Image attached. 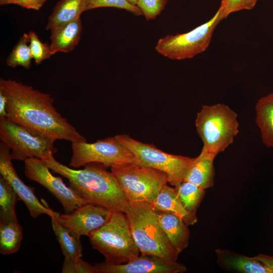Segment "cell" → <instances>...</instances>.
Instances as JSON below:
<instances>
[{
	"mask_svg": "<svg viewBox=\"0 0 273 273\" xmlns=\"http://www.w3.org/2000/svg\"><path fill=\"white\" fill-rule=\"evenodd\" d=\"M7 99V118L57 140L86 141L54 106L50 95L12 79H0Z\"/></svg>",
	"mask_w": 273,
	"mask_h": 273,
	"instance_id": "6da1fadb",
	"label": "cell"
},
{
	"mask_svg": "<svg viewBox=\"0 0 273 273\" xmlns=\"http://www.w3.org/2000/svg\"><path fill=\"white\" fill-rule=\"evenodd\" d=\"M42 160L50 170L67 178L69 186L86 203L112 212H126L129 202L113 174L104 165L92 163L83 169H75L57 161L53 154Z\"/></svg>",
	"mask_w": 273,
	"mask_h": 273,
	"instance_id": "7a4b0ae2",
	"label": "cell"
},
{
	"mask_svg": "<svg viewBox=\"0 0 273 273\" xmlns=\"http://www.w3.org/2000/svg\"><path fill=\"white\" fill-rule=\"evenodd\" d=\"M125 213L140 254L176 261L179 253L161 228L156 211L151 204L129 202Z\"/></svg>",
	"mask_w": 273,
	"mask_h": 273,
	"instance_id": "3957f363",
	"label": "cell"
},
{
	"mask_svg": "<svg viewBox=\"0 0 273 273\" xmlns=\"http://www.w3.org/2000/svg\"><path fill=\"white\" fill-rule=\"evenodd\" d=\"M237 117V113L225 104L203 105L195 121L203 143L202 150L215 157L224 151L239 133Z\"/></svg>",
	"mask_w": 273,
	"mask_h": 273,
	"instance_id": "277c9868",
	"label": "cell"
},
{
	"mask_svg": "<svg viewBox=\"0 0 273 273\" xmlns=\"http://www.w3.org/2000/svg\"><path fill=\"white\" fill-rule=\"evenodd\" d=\"M88 237L92 247L105 256L107 263H126L140 254L123 212H112L108 221Z\"/></svg>",
	"mask_w": 273,
	"mask_h": 273,
	"instance_id": "5b68a950",
	"label": "cell"
},
{
	"mask_svg": "<svg viewBox=\"0 0 273 273\" xmlns=\"http://www.w3.org/2000/svg\"><path fill=\"white\" fill-rule=\"evenodd\" d=\"M0 139L10 149L12 160L44 159L57 150L54 139L8 118L0 119Z\"/></svg>",
	"mask_w": 273,
	"mask_h": 273,
	"instance_id": "8992f818",
	"label": "cell"
},
{
	"mask_svg": "<svg viewBox=\"0 0 273 273\" xmlns=\"http://www.w3.org/2000/svg\"><path fill=\"white\" fill-rule=\"evenodd\" d=\"M115 136L133 154L135 164L164 172L168 183L174 187L184 181L194 158L166 153L152 144L139 142L127 134Z\"/></svg>",
	"mask_w": 273,
	"mask_h": 273,
	"instance_id": "52a82bcc",
	"label": "cell"
},
{
	"mask_svg": "<svg viewBox=\"0 0 273 273\" xmlns=\"http://www.w3.org/2000/svg\"><path fill=\"white\" fill-rule=\"evenodd\" d=\"M111 171L129 202L151 204L168 183L164 172L134 164L114 166Z\"/></svg>",
	"mask_w": 273,
	"mask_h": 273,
	"instance_id": "ba28073f",
	"label": "cell"
},
{
	"mask_svg": "<svg viewBox=\"0 0 273 273\" xmlns=\"http://www.w3.org/2000/svg\"><path fill=\"white\" fill-rule=\"evenodd\" d=\"M222 20L218 9L210 20L192 30L160 38L155 49L161 55L171 60L192 58L207 49L216 27Z\"/></svg>",
	"mask_w": 273,
	"mask_h": 273,
	"instance_id": "9c48e42d",
	"label": "cell"
},
{
	"mask_svg": "<svg viewBox=\"0 0 273 273\" xmlns=\"http://www.w3.org/2000/svg\"><path fill=\"white\" fill-rule=\"evenodd\" d=\"M72 154L69 165L79 168L97 163L106 167L128 164H135L133 154L122 145L116 136L98 140L93 143H71Z\"/></svg>",
	"mask_w": 273,
	"mask_h": 273,
	"instance_id": "30bf717a",
	"label": "cell"
},
{
	"mask_svg": "<svg viewBox=\"0 0 273 273\" xmlns=\"http://www.w3.org/2000/svg\"><path fill=\"white\" fill-rule=\"evenodd\" d=\"M24 162L25 176L51 193L62 205L65 213H69L86 203L61 177L52 174L50 168L42 159L30 158Z\"/></svg>",
	"mask_w": 273,
	"mask_h": 273,
	"instance_id": "8fae6325",
	"label": "cell"
},
{
	"mask_svg": "<svg viewBox=\"0 0 273 273\" xmlns=\"http://www.w3.org/2000/svg\"><path fill=\"white\" fill-rule=\"evenodd\" d=\"M112 213L104 207L85 203L69 213L61 214L55 211L51 217H53L74 236L80 239L82 236L89 237L92 232L106 223Z\"/></svg>",
	"mask_w": 273,
	"mask_h": 273,
	"instance_id": "7c38bea8",
	"label": "cell"
},
{
	"mask_svg": "<svg viewBox=\"0 0 273 273\" xmlns=\"http://www.w3.org/2000/svg\"><path fill=\"white\" fill-rule=\"evenodd\" d=\"M9 147L5 143H0V174L12 187L18 199L22 201L28 210L30 215L36 218L40 215L51 217L55 211L44 202L41 203L33 191L19 177L14 168Z\"/></svg>",
	"mask_w": 273,
	"mask_h": 273,
	"instance_id": "4fadbf2b",
	"label": "cell"
},
{
	"mask_svg": "<svg viewBox=\"0 0 273 273\" xmlns=\"http://www.w3.org/2000/svg\"><path fill=\"white\" fill-rule=\"evenodd\" d=\"M94 269V273H183L187 270L177 261L141 254L124 263H97Z\"/></svg>",
	"mask_w": 273,
	"mask_h": 273,
	"instance_id": "5bb4252c",
	"label": "cell"
},
{
	"mask_svg": "<svg viewBox=\"0 0 273 273\" xmlns=\"http://www.w3.org/2000/svg\"><path fill=\"white\" fill-rule=\"evenodd\" d=\"M216 263L225 271L237 273H271L254 256L249 257L228 249L215 250Z\"/></svg>",
	"mask_w": 273,
	"mask_h": 273,
	"instance_id": "9a60e30c",
	"label": "cell"
},
{
	"mask_svg": "<svg viewBox=\"0 0 273 273\" xmlns=\"http://www.w3.org/2000/svg\"><path fill=\"white\" fill-rule=\"evenodd\" d=\"M159 224L170 243L178 253L188 246L190 233L188 225L172 213L156 210Z\"/></svg>",
	"mask_w": 273,
	"mask_h": 273,
	"instance_id": "2e32d148",
	"label": "cell"
},
{
	"mask_svg": "<svg viewBox=\"0 0 273 273\" xmlns=\"http://www.w3.org/2000/svg\"><path fill=\"white\" fill-rule=\"evenodd\" d=\"M215 158L202 150L200 154L194 158L184 180L192 183L204 190L213 187L214 184Z\"/></svg>",
	"mask_w": 273,
	"mask_h": 273,
	"instance_id": "e0dca14e",
	"label": "cell"
},
{
	"mask_svg": "<svg viewBox=\"0 0 273 273\" xmlns=\"http://www.w3.org/2000/svg\"><path fill=\"white\" fill-rule=\"evenodd\" d=\"M82 30L80 19L51 29L50 47L54 54L73 51L79 43Z\"/></svg>",
	"mask_w": 273,
	"mask_h": 273,
	"instance_id": "ac0fdd59",
	"label": "cell"
},
{
	"mask_svg": "<svg viewBox=\"0 0 273 273\" xmlns=\"http://www.w3.org/2000/svg\"><path fill=\"white\" fill-rule=\"evenodd\" d=\"M151 205L158 211L172 213L180 217L188 225L198 220L196 213L189 212L180 201L175 188L165 185Z\"/></svg>",
	"mask_w": 273,
	"mask_h": 273,
	"instance_id": "d6986e66",
	"label": "cell"
},
{
	"mask_svg": "<svg viewBox=\"0 0 273 273\" xmlns=\"http://www.w3.org/2000/svg\"><path fill=\"white\" fill-rule=\"evenodd\" d=\"M85 6L86 0H60L49 17L46 29L80 19L81 14L85 11Z\"/></svg>",
	"mask_w": 273,
	"mask_h": 273,
	"instance_id": "ffe728a7",
	"label": "cell"
},
{
	"mask_svg": "<svg viewBox=\"0 0 273 273\" xmlns=\"http://www.w3.org/2000/svg\"><path fill=\"white\" fill-rule=\"evenodd\" d=\"M256 123L264 145L273 149V93L261 97L255 106Z\"/></svg>",
	"mask_w": 273,
	"mask_h": 273,
	"instance_id": "44dd1931",
	"label": "cell"
},
{
	"mask_svg": "<svg viewBox=\"0 0 273 273\" xmlns=\"http://www.w3.org/2000/svg\"><path fill=\"white\" fill-rule=\"evenodd\" d=\"M23 238L18 220L0 222V253L10 255L17 252Z\"/></svg>",
	"mask_w": 273,
	"mask_h": 273,
	"instance_id": "7402d4cb",
	"label": "cell"
},
{
	"mask_svg": "<svg viewBox=\"0 0 273 273\" xmlns=\"http://www.w3.org/2000/svg\"><path fill=\"white\" fill-rule=\"evenodd\" d=\"M51 218L53 231L65 258L71 259L81 258L82 247L80 239L63 228L53 217H51Z\"/></svg>",
	"mask_w": 273,
	"mask_h": 273,
	"instance_id": "603a6c76",
	"label": "cell"
},
{
	"mask_svg": "<svg viewBox=\"0 0 273 273\" xmlns=\"http://www.w3.org/2000/svg\"><path fill=\"white\" fill-rule=\"evenodd\" d=\"M174 188L184 207L189 212L196 213L204 197L205 190L185 180Z\"/></svg>",
	"mask_w": 273,
	"mask_h": 273,
	"instance_id": "cb8c5ba5",
	"label": "cell"
},
{
	"mask_svg": "<svg viewBox=\"0 0 273 273\" xmlns=\"http://www.w3.org/2000/svg\"><path fill=\"white\" fill-rule=\"evenodd\" d=\"M18 196L9 183L0 176V222L18 220L15 206Z\"/></svg>",
	"mask_w": 273,
	"mask_h": 273,
	"instance_id": "d4e9b609",
	"label": "cell"
},
{
	"mask_svg": "<svg viewBox=\"0 0 273 273\" xmlns=\"http://www.w3.org/2000/svg\"><path fill=\"white\" fill-rule=\"evenodd\" d=\"M29 42L28 33H24L7 58L6 62L8 66L13 68L18 66L26 69L30 68L32 57Z\"/></svg>",
	"mask_w": 273,
	"mask_h": 273,
	"instance_id": "484cf974",
	"label": "cell"
},
{
	"mask_svg": "<svg viewBox=\"0 0 273 273\" xmlns=\"http://www.w3.org/2000/svg\"><path fill=\"white\" fill-rule=\"evenodd\" d=\"M105 7L123 9L136 16L143 15L137 6L132 5L127 0H86L85 11Z\"/></svg>",
	"mask_w": 273,
	"mask_h": 273,
	"instance_id": "4316f807",
	"label": "cell"
},
{
	"mask_svg": "<svg viewBox=\"0 0 273 273\" xmlns=\"http://www.w3.org/2000/svg\"><path fill=\"white\" fill-rule=\"evenodd\" d=\"M30 38V48L32 59L36 64H40L44 60L54 55L50 45L42 42L36 33L33 31L28 33Z\"/></svg>",
	"mask_w": 273,
	"mask_h": 273,
	"instance_id": "83f0119b",
	"label": "cell"
},
{
	"mask_svg": "<svg viewBox=\"0 0 273 273\" xmlns=\"http://www.w3.org/2000/svg\"><path fill=\"white\" fill-rule=\"evenodd\" d=\"M258 0H221L218 10L223 20L232 13L244 10H251Z\"/></svg>",
	"mask_w": 273,
	"mask_h": 273,
	"instance_id": "f1b7e54d",
	"label": "cell"
},
{
	"mask_svg": "<svg viewBox=\"0 0 273 273\" xmlns=\"http://www.w3.org/2000/svg\"><path fill=\"white\" fill-rule=\"evenodd\" d=\"M168 0H138L136 6L147 20H153L165 7Z\"/></svg>",
	"mask_w": 273,
	"mask_h": 273,
	"instance_id": "f546056e",
	"label": "cell"
},
{
	"mask_svg": "<svg viewBox=\"0 0 273 273\" xmlns=\"http://www.w3.org/2000/svg\"><path fill=\"white\" fill-rule=\"evenodd\" d=\"M62 273H94V266L83 260L81 258H65Z\"/></svg>",
	"mask_w": 273,
	"mask_h": 273,
	"instance_id": "4dcf8cb0",
	"label": "cell"
},
{
	"mask_svg": "<svg viewBox=\"0 0 273 273\" xmlns=\"http://www.w3.org/2000/svg\"><path fill=\"white\" fill-rule=\"evenodd\" d=\"M47 0H6L5 5L15 4L22 8L38 11Z\"/></svg>",
	"mask_w": 273,
	"mask_h": 273,
	"instance_id": "1f68e13d",
	"label": "cell"
},
{
	"mask_svg": "<svg viewBox=\"0 0 273 273\" xmlns=\"http://www.w3.org/2000/svg\"><path fill=\"white\" fill-rule=\"evenodd\" d=\"M254 257L273 273V256L260 254Z\"/></svg>",
	"mask_w": 273,
	"mask_h": 273,
	"instance_id": "d6a6232c",
	"label": "cell"
},
{
	"mask_svg": "<svg viewBox=\"0 0 273 273\" xmlns=\"http://www.w3.org/2000/svg\"><path fill=\"white\" fill-rule=\"evenodd\" d=\"M7 99L5 94L0 90V119L7 118Z\"/></svg>",
	"mask_w": 273,
	"mask_h": 273,
	"instance_id": "836d02e7",
	"label": "cell"
},
{
	"mask_svg": "<svg viewBox=\"0 0 273 273\" xmlns=\"http://www.w3.org/2000/svg\"><path fill=\"white\" fill-rule=\"evenodd\" d=\"M127 1L129 3H130L132 5L136 6L138 0H127Z\"/></svg>",
	"mask_w": 273,
	"mask_h": 273,
	"instance_id": "e575fe53",
	"label": "cell"
},
{
	"mask_svg": "<svg viewBox=\"0 0 273 273\" xmlns=\"http://www.w3.org/2000/svg\"><path fill=\"white\" fill-rule=\"evenodd\" d=\"M6 0H0V5L1 6L5 5Z\"/></svg>",
	"mask_w": 273,
	"mask_h": 273,
	"instance_id": "d590c367",
	"label": "cell"
}]
</instances>
